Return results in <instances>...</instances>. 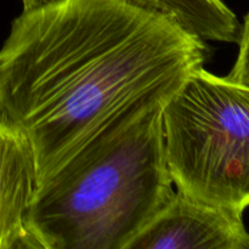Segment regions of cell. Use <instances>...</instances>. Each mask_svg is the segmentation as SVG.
<instances>
[{
    "label": "cell",
    "instance_id": "cell-1",
    "mask_svg": "<svg viewBox=\"0 0 249 249\" xmlns=\"http://www.w3.org/2000/svg\"><path fill=\"white\" fill-rule=\"evenodd\" d=\"M206 41L146 0H50L23 9L0 48V125L31 145L38 185L106 124L177 91Z\"/></svg>",
    "mask_w": 249,
    "mask_h": 249
},
{
    "label": "cell",
    "instance_id": "cell-4",
    "mask_svg": "<svg viewBox=\"0 0 249 249\" xmlns=\"http://www.w3.org/2000/svg\"><path fill=\"white\" fill-rule=\"evenodd\" d=\"M125 249H249L243 212L175 191L164 209Z\"/></svg>",
    "mask_w": 249,
    "mask_h": 249
},
{
    "label": "cell",
    "instance_id": "cell-2",
    "mask_svg": "<svg viewBox=\"0 0 249 249\" xmlns=\"http://www.w3.org/2000/svg\"><path fill=\"white\" fill-rule=\"evenodd\" d=\"M174 92L119 113L38 185L28 226L40 249H125L167 207L163 107Z\"/></svg>",
    "mask_w": 249,
    "mask_h": 249
},
{
    "label": "cell",
    "instance_id": "cell-5",
    "mask_svg": "<svg viewBox=\"0 0 249 249\" xmlns=\"http://www.w3.org/2000/svg\"><path fill=\"white\" fill-rule=\"evenodd\" d=\"M36 187L31 145L18 133L0 125V249H40L28 226Z\"/></svg>",
    "mask_w": 249,
    "mask_h": 249
},
{
    "label": "cell",
    "instance_id": "cell-6",
    "mask_svg": "<svg viewBox=\"0 0 249 249\" xmlns=\"http://www.w3.org/2000/svg\"><path fill=\"white\" fill-rule=\"evenodd\" d=\"M50 0H21L23 9L38 6ZM172 15L181 26L202 40L238 43L241 24L235 12L224 0H146Z\"/></svg>",
    "mask_w": 249,
    "mask_h": 249
},
{
    "label": "cell",
    "instance_id": "cell-7",
    "mask_svg": "<svg viewBox=\"0 0 249 249\" xmlns=\"http://www.w3.org/2000/svg\"><path fill=\"white\" fill-rule=\"evenodd\" d=\"M238 56L228 79L249 88V14L246 16L245 23L241 27L238 39Z\"/></svg>",
    "mask_w": 249,
    "mask_h": 249
},
{
    "label": "cell",
    "instance_id": "cell-3",
    "mask_svg": "<svg viewBox=\"0 0 249 249\" xmlns=\"http://www.w3.org/2000/svg\"><path fill=\"white\" fill-rule=\"evenodd\" d=\"M165 153L178 191L249 207V88L197 68L163 107Z\"/></svg>",
    "mask_w": 249,
    "mask_h": 249
}]
</instances>
